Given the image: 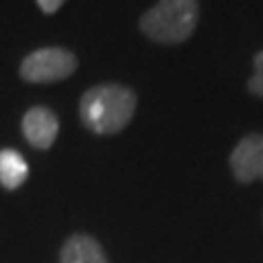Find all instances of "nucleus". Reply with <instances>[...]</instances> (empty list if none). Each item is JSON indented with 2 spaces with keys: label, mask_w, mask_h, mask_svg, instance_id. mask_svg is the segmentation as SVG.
Wrapping results in <instances>:
<instances>
[{
  "label": "nucleus",
  "mask_w": 263,
  "mask_h": 263,
  "mask_svg": "<svg viewBox=\"0 0 263 263\" xmlns=\"http://www.w3.org/2000/svg\"><path fill=\"white\" fill-rule=\"evenodd\" d=\"M62 3H64V0H37L40 9H42L44 13H55L62 7Z\"/></svg>",
  "instance_id": "9"
},
{
  "label": "nucleus",
  "mask_w": 263,
  "mask_h": 263,
  "mask_svg": "<svg viewBox=\"0 0 263 263\" xmlns=\"http://www.w3.org/2000/svg\"><path fill=\"white\" fill-rule=\"evenodd\" d=\"M57 132H60V121H57V117L48 108L35 105V108H31L24 114L22 134L37 149H48L55 143Z\"/></svg>",
  "instance_id": "5"
},
{
  "label": "nucleus",
  "mask_w": 263,
  "mask_h": 263,
  "mask_svg": "<svg viewBox=\"0 0 263 263\" xmlns=\"http://www.w3.org/2000/svg\"><path fill=\"white\" fill-rule=\"evenodd\" d=\"M29 178L27 160L15 149H0V184L5 189H18Z\"/></svg>",
  "instance_id": "7"
},
{
  "label": "nucleus",
  "mask_w": 263,
  "mask_h": 263,
  "mask_svg": "<svg viewBox=\"0 0 263 263\" xmlns=\"http://www.w3.org/2000/svg\"><path fill=\"white\" fill-rule=\"evenodd\" d=\"M230 169L241 184L263 180V134L243 136L230 154Z\"/></svg>",
  "instance_id": "4"
},
{
  "label": "nucleus",
  "mask_w": 263,
  "mask_h": 263,
  "mask_svg": "<svg viewBox=\"0 0 263 263\" xmlns=\"http://www.w3.org/2000/svg\"><path fill=\"white\" fill-rule=\"evenodd\" d=\"M77 55L66 48H37L22 60L20 75L31 84H51L70 77L77 70Z\"/></svg>",
  "instance_id": "3"
},
{
  "label": "nucleus",
  "mask_w": 263,
  "mask_h": 263,
  "mask_svg": "<svg viewBox=\"0 0 263 263\" xmlns=\"http://www.w3.org/2000/svg\"><path fill=\"white\" fill-rule=\"evenodd\" d=\"M248 90L252 95L263 97V51L254 55V72L248 79Z\"/></svg>",
  "instance_id": "8"
},
{
  "label": "nucleus",
  "mask_w": 263,
  "mask_h": 263,
  "mask_svg": "<svg viewBox=\"0 0 263 263\" xmlns=\"http://www.w3.org/2000/svg\"><path fill=\"white\" fill-rule=\"evenodd\" d=\"M197 18V0H158L141 18V31L154 42L180 44L193 35Z\"/></svg>",
  "instance_id": "2"
},
{
  "label": "nucleus",
  "mask_w": 263,
  "mask_h": 263,
  "mask_svg": "<svg viewBox=\"0 0 263 263\" xmlns=\"http://www.w3.org/2000/svg\"><path fill=\"white\" fill-rule=\"evenodd\" d=\"M136 112L134 90L119 84L95 86L79 101L81 123L95 134H117Z\"/></svg>",
  "instance_id": "1"
},
{
  "label": "nucleus",
  "mask_w": 263,
  "mask_h": 263,
  "mask_svg": "<svg viewBox=\"0 0 263 263\" xmlns=\"http://www.w3.org/2000/svg\"><path fill=\"white\" fill-rule=\"evenodd\" d=\"M60 263H108V257L95 237L70 235L62 246Z\"/></svg>",
  "instance_id": "6"
}]
</instances>
